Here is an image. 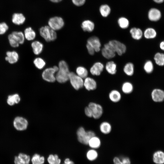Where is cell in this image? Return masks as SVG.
Returning <instances> with one entry per match:
<instances>
[{
    "label": "cell",
    "mask_w": 164,
    "mask_h": 164,
    "mask_svg": "<svg viewBox=\"0 0 164 164\" xmlns=\"http://www.w3.org/2000/svg\"><path fill=\"white\" fill-rule=\"evenodd\" d=\"M58 70L55 76L56 80L61 83H65L69 80L70 72L67 63L64 60L60 61L59 63Z\"/></svg>",
    "instance_id": "1"
},
{
    "label": "cell",
    "mask_w": 164,
    "mask_h": 164,
    "mask_svg": "<svg viewBox=\"0 0 164 164\" xmlns=\"http://www.w3.org/2000/svg\"><path fill=\"white\" fill-rule=\"evenodd\" d=\"M39 32L41 36L47 42L53 41L56 38L57 34L55 31L49 26L41 27Z\"/></svg>",
    "instance_id": "2"
},
{
    "label": "cell",
    "mask_w": 164,
    "mask_h": 164,
    "mask_svg": "<svg viewBox=\"0 0 164 164\" xmlns=\"http://www.w3.org/2000/svg\"><path fill=\"white\" fill-rule=\"evenodd\" d=\"M58 67L55 66L52 67L45 69L43 72L42 77L45 80L50 82H53L56 80L55 73L58 70Z\"/></svg>",
    "instance_id": "3"
},
{
    "label": "cell",
    "mask_w": 164,
    "mask_h": 164,
    "mask_svg": "<svg viewBox=\"0 0 164 164\" xmlns=\"http://www.w3.org/2000/svg\"><path fill=\"white\" fill-rule=\"evenodd\" d=\"M69 80L72 86L76 90H78L84 87L83 79L74 72H70Z\"/></svg>",
    "instance_id": "4"
},
{
    "label": "cell",
    "mask_w": 164,
    "mask_h": 164,
    "mask_svg": "<svg viewBox=\"0 0 164 164\" xmlns=\"http://www.w3.org/2000/svg\"><path fill=\"white\" fill-rule=\"evenodd\" d=\"M112 48L116 53L119 56H121L126 51V47L123 43L116 40H112L108 42Z\"/></svg>",
    "instance_id": "5"
},
{
    "label": "cell",
    "mask_w": 164,
    "mask_h": 164,
    "mask_svg": "<svg viewBox=\"0 0 164 164\" xmlns=\"http://www.w3.org/2000/svg\"><path fill=\"white\" fill-rule=\"evenodd\" d=\"M13 125L14 128L17 131H22L27 129L28 122L27 120L21 116H17L14 119Z\"/></svg>",
    "instance_id": "6"
},
{
    "label": "cell",
    "mask_w": 164,
    "mask_h": 164,
    "mask_svg": "<svg viewBox=\"0 0 164 164\" xmlns=\"http://www.w3.org/2000/svg\"><path fill=\"white\" fill-rule=\"evenodd\" d=\"M88 106L92 111L93 118L98 119L102 116L103 109L101 105L95 102H91L89 104Z\"/></svg>",
    "instance_id": "7"
},
{
    "label": "cell",
    "mask_w": 164,
    "mask_h": 164,
    "mask_svg": "<svg viewBox=\"0 0 164 164\" xmlns=\"http://www.w3.org/2000/svg\"><path fill=\"white\" fill-rule=\"evenodd\" d=\"M48 26L52 29L56 31L61 29L63 26L64 23L61 17L55 16L51 18L48 22Z\"/></svg>",
    "instance_id": "8"
},
{
    "label": "cell",
    "mask_w": 164,
    "mask_h": 164,
    "mask_svg": "<svg viewBox=\"0 0 164 164\" xmlns=\"http://www.w3.org/2000/svg\"><path fill=\"white\" fill-rule=\"evenodd\" d=\"M101 50L102 56L106 59H112L115 56V52L108 43L104 44Z\"/></svg>",
    "instance_id": "9"
},
{
    "label": "cell",
    "mask_w": 164,
    "mask_h": 164,
    "mask_svg": "<svg viewBox=\"0 0 164 164\" xmlns=\"http://www.w3.org/2000/svg\"><path fill=\"white\" fill-rule=\"evenodd\" d=\"M5 57V60L11 64L17 63L19 59V55L15 50L7 51L6 52Z\"/></svg>",
    "instance_id": "10"
},
{
    "label": "cell",
    "mask_w": 164,
    "mask_h": 164,
    "mask_svg": "<svg viewBox=\"0 0 164 164\" xmlns=\"http://www.w3.org/2000/svg\"><path fill=\"white\" fill-rule=\"evenodd\" d=\"M104 67L103 63L100 62L95 63L90 69L91 74L94 76H100L103 71Z\"/></svg>",
    "instance_id": "11"
},
{
    "label": "cell",
    "mask_w": 164,
    "mask_h": 164,
    "mask_svg": "<svg viewBox=\"0 0 164 164\" xmlns=\"http://www.w3.org/2000/svg\"><path fill=\"white\" fill-rule=\"evenodd\" d=\"M87 43L94 49L96 52H98L101 50V43L97 37L92 36L90 37L88 39Z\"/></svg>",
    "instance_id": "12"
},
{
    "label": "cell",
    "mask_w": 164,
    "mask_h": 164,
    "mask_svg": "<svg viewBox=\"0 0 164 164\" xmlns=\"http://www.w3.org/2000/svg\"><path fill=\"white\" fill-rule=\"evenodd\" d=\"M97 86L96 80L91 77H87L84 79V86L88 91L95 90Z\"/></svg>",
    "instance_id": "13"
},
{
    "label": "cell",
    "mask_w": 164,
    "mask_h": 164,
    "mask_svg": "<svg viewBox=\"0 0 164 164\" xmlns=\"http://www.w3.org/2000/svg\"><path fill=\"white\" fill-rule=\"evenodd\" d=\"M30 157L27 154L20 153L15 157L14 162L15 164H29Z\"/></svg>",
    "instance_id": "14"
},
{
    "label": "cell",
    "mask_w": 164,
    "mask_h": 164,
    "mask_svg": "<svg viewBox=\"0 0 164 164\" xmlns=\"http://www.w3.org/2000/svg\"><path fill=\"white\" fill-rule=\"evenodd\" d=\"M151 96L154 101L162 102L164 100V91L160 89H155L152 92Z\"/></svg>",
    "instance_id": "15"
},
{
    "label": "cell",
    "mask_w": 164,
    "mask_h": 164,
    "mask_svg": "<svg viewBox=\"0 0 164 164\" xmlns=\"http://www.w3.org/2000/svg\"><path fill=\"white\" fill-rule=\"evenodd\" d=\"M149 19L152 21H155L159 20L161 17L160 12L155 8L151 9L148 12Z\"/></svg>",
    "instance_id": "16"
},
{
    "label": "cell",
    "mask_w": 164,
    "mask_h": 164,
    "mask_svg": "<svg viewBox=\"0 0 164 164\" xmlns=\"http://www.w3.org/2000/svg\"><path fill=\"white\" fill-rule=\"evenodd\" d=\"M95 135V132L93 131L89 130L87 131L85 134L82 137L77 138L78 141L84 145H88L90 139Z\"/></svg>",
    "instance_id": "17"
},
{
    "label": "cell",
    "mask_w": 164,
    "mask_h": 164,
    "mask_svg": "<svg viewBox=\"0 0 164 164\" xmlns=\"http://www.w3.org/2000/svg\"><path fill=\"white\" fill-rule=\"evenodd\" d=\"M31 46L33 53L36 55L40 54L43 51V45L39 41H35L32 42Z\"/></svg>",
    "instance_id": "18"
},
{
    "label": "cell",
    "mask_w": 164,
    "mask_h": 164,
    "mask_svg": "<svg viewBox=\"0 0 164 164\" xmlns=\"http://www.w3.org/2000/svg\"><path fill=\"white\" fill-rule=\"evenodd\" d=\"M108 97L110 100L114 103L119 102L121 98L120 92L117 90H113L109 93Z\"/></svg>",
    "instance_id": "19"
},
{
    "label": "cell",
    "mask_w": 164,
    "mask_h": 164,
    "mask_svg": "<svg viewBox=\"0 0 164 164\" xmlns=\"http://www.w3.org/2000/svg\"><path fill=\"white\" fill-rule=\"evenodd\" d=\"M20 100L19 95L17 93H15L8 96L7 102L9 105L12 106L19 103Z\"/></svg>",
    "instance_id": "20"
},
{
    "label": "cell",
    "mask_w": 164,
    "mask_h": 164,
    "mask_svg": "<svg viewBox=\"0 0 164 164\" xmlns=\"http://www.w3.org/2000/svg\"><path fill=\"white\" fill-rule=\"evenodd\" d=\"M81 27L84 31L91 32L94 30L95 25L92 21L89 20H86L82 22Z\"/></svg>",
    "instance_id": "21"
},
{
    "label": "cell",
    "mask_w": 164,
    "mask_h": 164,
    "mask_svg": "<svg viewBox=\"0 0 164 164\" xmlns=\"http://www.w3.org/2000/svg\"><path fill=\"white\" fill-rule=\"evenodd\" d=\"M107 72L111 75L115 74L117 71V66L116 63L113 61L108 62L105 66Z\"/></svg>",
    "instance_id": "22"
},
{
    "label": "cell",
    "mask_w": 164,
    "mask_h": 164,
    "mask_svg": "<svg viewBox=\"0 0 164 164\" xmlns=\"http://www.w3.org/2000/svg\"><path fill=\"white\" fill-rule=\"evenodd\" d=\"M26 18L22 13H15L12 16V21L15 24L20 25L25 22Z\"/></svg>",
    "instance_id": "23"
},
{
    "label": "cell",
    "mask_w": 164,
    "mask_h": 164,
    "mask_svg": "<svg viewBox=\"0 0 164 164\" xmlns=\"http://www.w3.org/2000/svg\"><path fill=\"white\" fill-rule=\"evenodd\" d=\"M129 32L132 37L135 40L140 39L143 36V32L139 28L133 27L130 29Z\"/></svg>",
    "instance_id": "24"
},
{
    "label": "cell",
    "mask_w": 164,
    "mask_h": 164,
    "mask_svg": "<svg viewBox=\"0 0 164 164\" xmlns=\"http://www.w3.org/2000/svg\"><path fill=\"white\" fill-rule=\"evenodd\" d=\"M153 160L154 162L156 164H163L164 152L161 151H156L153 155Z\"/></svg>",
    "instance_id": "25"
},
{
    "label": "cell",
    "mask_w": 164,
    "mask_h": 164,
    "mask_svg": "<svg viewBox=\"0 0 164 164\" xmlns=\"http://www.w3.org/2000/svg\"><path fill=\"white\" fill-rule=\"evenodd\" d=\"M99 129L102 133L107 135L111 132L112 130V126L109 122L104 121L100 124Z\"/></svg>",
    "instance_id": "26"
},
{
    "label": "cell",
    "mask_w": 164,
    "mask_h": 164,
    "mask_svg": "<svg viewBox=\"0 0 164 164\" xmlns=\"http://www.w3.org/2000/svg\"><path fill=\"white\" fill-rule=\"evenodd\" d=\"M24 34L25 39L28 41L33 40L36 37V33L31 27H28L25 29Z\"/></svg>",
    "instance_id": "27"
},
{
    "label": "cell",
    "mask_w": 164,
    "mask_h": 164,
    "mask_svg": "<svg viewBox=\"0 0 164 164\" xmlns=\"http://www.w3.org/2000/svg\"><path fill=\"white\" fill-rule=\"evenodd\" d=\"M101 143L100 138L95 135L90 139L88 145L91 148L94 149L99 148Z\"/></svg>",
    "instance_id": "28"
},
{
    "label": "cell",
    "mask_w": 164,
    "mask_h": 164,
    "mask_svg": "<svg viewBox=\"0 0 164 164\" xmlns=\"http://www.w3.org/2000/svg\"><path fill=\"white\" fill-rule=\"evenodd\" d=\"M134 64L132 62H129L127 63L124 65L123 71L128 76H132L135 71Z\"/></svg>",
    "instance_id": "29"
},
{
    "label": "cell",
    "mask_w": 164,
    "mask_h": 164,
    "mask_svg": "<svg viewBox=\"0 0 164 164\" xmlns=\"http://www.w3.org/2000/svg\"><path fill=\"white\" fill-rule=\"evenodd\" d=\"M121 88V90L124 93L128 94L132 92L134 87L131 82L129 81H126L122 84Z\"/></svg>",
    "instance_id": "30"
},
{
    "label": "cell",
    "mask_w": 164,
    "mask_h": 164,
    "mask_svg": "<svg viewBox=\"0 0 164 164\" xmlns=\"http://www.w3.org/2000/svg\"><path fill=\"white\" fill-rule=\"evenodd\" d=\"M20 45L23 44L25 41L24 33L22 31H13L11 33Z\"/></svg>",
    "instance_id": "31"
},
{
    "label": "cell",
    "mask_w": 164,
    "mask_h": 164,
    "mask_svg": "<svg viewBox=\"0 0 164 164\" xmlns=\"http://www.w3.org/2000/svg\"><path fill=\"white\" fill-rule=\"evenodd\" d=\"M143 35L144 37L147 39H153L155 37L156 32L154 29L149 28L145 30Z\"/></svg>",
    "instance_id": "32"
},
{
    "label": "cell",
    "mask_w": 164,
    "mask_h": 164,
    "mask_svg": "<svg viewBox=\"0 0 164 164\" xmlns=\"http://www.w3.org/2000/svg\"><path fill=\"white\" fill-rule=\"evenodd\" d=\"M111 9L110 6L107 4L102 5L99 8V11L101 15L103 17H107L110 14Z\"/></svg>",
    "instance_id": "33"
},
{
    "label": "cell",
    "mask_w": 164,
    "mask_h": 164,
    "mask_svg": "<svg viewBox=\"0 0 164 164\" xmlns=\"http://www.w3.org/2000/svg\"><path fill=\"white\" fill-rule=\"evenodd\" d=\"M76 72L77 74L83 79H85L87 77L88 70L83 67L79 66L76 69Z\"/></svg>",
    "instance_id": "34"
},
{
    "label": "cell",
    "mask_w": 164,
    "mask_h": 164,
    "mask_svg": "<svg viewBox=\"0 0 164 164\" xmlns=\"http://www.w3.org/2000/svg\"><path fill=\"white\" fill-rule=\"evenodd\" d=\"M32 164H43L45 162L44 157L37 154H35L31 159Z\"/></svg>",
    "instance_id": "35"
},
{
    "label": "cell",
    "mask_w": 164,
    "mask_h": 164,
    "mask_svg": "<svg viewBox=\"0 0 164 164\" xmlns=\"http://www.w3.org/2000/svg\"><path fill=\"white\" fill-rule=\"evenodd\" d=\"M154 60L158 65L160 66L164 65V54L157 53L154 56Z\"/></svg>",
    "instance_id": "36"
},
{
    "label": "cell",
    "mask_w": 164,
    "mask_h": 164,
    "mask_svg": "<svg viewBox=\"0 0 164 164\" xmlns=\"http://www.w3.org/2000/svg\"><path fill=\"white\" fill-rule=\"evenodd\" d=\"M8 39L10 46L13 48L18 47L20 44L11 33L9 34L7 36Z\"/></svg>",
    "instance_id": "37"
},
{
    "label": "cell",
    "mask_w": 164,
    "mask_h": 164,
    "mask_svg": "<svg viewBox=\"0 0 164 164\" xmlns=\"http://www.w3.org/2000/svg\"><path fill=\"white\" fill-rule=\"evenodd\" d=\"M118 22L119 26L122 29H127L129 26V20L125 17L120 18L118 20Z\"/></svg>",
    "instance_id": "38"
},
{
    "label": "cell",
    "mask_w": 164,
    "mask_h": 164,
    "mask_svg": "<svg viewBox=\"0 0 164 164\" xmlns=\"http://www.w3.org/2000/svg\"><path fill=\"white\" fill-rule=\"evenodd\" d=\"M33 63L36 67L39 69H42L46 65V62L42 58L37 57L33 61Z\"/></svg>",
    "instance_id": "39"
},
{
    "label": "cell",
    "mask_w": 164,
    "mask_h": 164,
    "mask_svg": "<svg viewBox=\"0 0 164 164\" xmlns=\"http://www.w3.org/2000/svg\"><path fill=\"white\" fill-rule=\"evenodd\" d=\"M47 160L49 164H60L61 161L58 155L56 154L50 155Z\"/></svg>",
    "instance_id": "40"
},
{
    "label": "cell",
    "mask_w": 164,
    "mask_h": 164,
    "mask_svg": "<svg viewBox=\"0 0 164 164\" xmlns=\"http://www.w3.org/2000/svg\"><path fill=\"white\" fill-rule=\"evenodd\" d=\"M86 156L89 160L93 161L97 158L98 153L94 149H91L87 151Z\"/></svg>",
    "instance_id": "41"
},
{
    "label": "cell",
    "mask_w": 164,
    "mask_h": 164,
    "mask_svg": "<svg viewBox=\"0 0 164 164\" xmlns=\"http://www.w3.org/2000/svg\"><path fill=\"white\" fill-rule=\"evenodd\" d=\"M144 69L147 73H150L153 70V65L152 62L150 60H148L146 62L144 66Z\"/></svg>",
    "instance_id": "42"
},
{
    "label": "cell",
    "mask_w": 164,
    "mask_h": 164,
    "mask_svg": "<svg viewBox=\"0 0 164 164\" xmlns=\"http://www.w3.org/2000/svg\"><path fill=\"white\" fill-rule=\"evenodd\" d=\"M9 29V26L6 23H0V35L5 34Z\"/></svg>",
    "instance_id": "43"
},
{
    "label": "cell",
    "mask_w": 164,
    "mask_h": 164,
    "mask_svg": "<svg viewBox=\"0 0 164 164\" xmlns=\"http://www.w3.org/2000/svg\"><path fill=\"white\" fill-rule=\"evenodd\" d=\"M86 131L84 128L81 127L78 128L77 132V138H80L83 136L86 133Z\"/></svg>",
    "instance_id": "44"
},
{
    "label": "cell",
    "mask_w": 164,
    "mask_h": 164,
    "mask_svg": "<svg viewBox=\"0 0 164 164\" xmlns=\"http://www.w3.org/2000/svg\"><path fill=\"white\" fill-rule=\"evenodd\" d=\"M85 1L86 0H72L73 3L77 6L83 5L85 3Z\"/></svg>",
    "instance_id": "45"
},
{
    "label": "cell",
    "mask_w": 164,
    "mask_h": 164,
    "mask_svg": "<svg viewBox=\"0 0 164 164\" xmlns=\"http://www.w3.org/2000/svg\"><path fill=\"white\" fill-rule=\"evenodd\" d=\"M86 46L89 53L91 55H94L96 52L94 49L87 43L86 44Z\"/></svg>",
    "instance_id": "46"
},
{
    "label": "cell",
    "mask_w": 164,
    "mask_h": 164,
    "mask_svg": "<svg viewBox=\"0 0 164 164\" xmlns=\"http://www.w3.org/2000/svg\"><path fill=\"white\" fill-rule=\"evenodd\" d=\"M84 113L87 117H92V113L91 109L88 106L86 107L84 109Z\"/></svg>",
    "instance_id": "47"
},
{
    "label": "cell",
    "mask_w": 164,
    "mask_h": 164,
    "mask_svg": "<svg viewBox=\"0 0 164 164\" xmlns=\"http://www.w3.org/2000/svg\"><path fill=\"white\" fill-rule=\"evenodd\" d=\"M121 159L123 164H131L130 160L128 157H123Z\"/></svg>",
    "instance_id": "48"
},
{
    "label": "cell",
    "mask_w": 164,
    "mask_h": 164,
    "mask_svg": "<svg viewBox=\"0 0 164 164\" xmlns=\"http://www.w3.org/2000/svg\"><path fill=\"white\" fill-rule=\"evenodd\" d=\"M113 161L114 164H123L121 159L117 157L114 158Z\"/></svg>",
    "instance_id": "49"
},
{
    "label": "cell",
    "mask_w": 164,
    "mask_h": 164,
    "mask_svg": "<svg viewBox=\"0 0 164 164\" xmlns=\"http://www.w3.org/2000/svg\"><path fill=\"white\" fill-rule=\"evenodd\" d=\"M65 164H74V162L69 158H66L64 161Z\"/></svg>",
    "instance_id": "50"
},
{
    "label": "cell",
    "mask_w": 164,
    "mask_h": 164,
    "mask_svg": "<svg viewBox=\"0 0 164 164\" xmlns=\"http://www.w3.org/2000/svg\"><path fill=\"white\" fill-rule=\"evenodd\" d=\"M160 47L161 50L164 51V41L160 43Z\"/></svg>",
    "instance_id": "51"
},
{
    "label": "cell",
    "mask_w": 164,
    "mask_h": 164,
    "mask_svg": "<svg viewBox=\"0 0 164 164\" xmlns=\"http://www.w3.org/2000/svg\"><path fill=\"white\" fill-rule=\"evenodd\" d=\"M155 2L157 3H161L164 0H153Z\"/></svg>",
    "instance_id": "52"
},
{
    "label": "cell",
    "mask_w": 164,
    "mask_h": 164,
    "mask_svg": "<svg viewBox=\"0 0 164 164\" xmlns=\"http://www.w3.org/2000/svg\"><path fill=\"white\" fill-rule=\"evenodd\" d=\"M52 2L54 3L59 2L61 1L62 0H50Z\"/></svg>",
    "instance_id": "53"
},
{
    "label": "cell",
    "mask_w": 164,
    "mask_h": 164,
    "mask_svg": "<svg viewBox=\"0 0 164 164\" xmlns=\"http://www.w3.org/2000/svg\"></svg>",
    "instance_id": "54"
}]
</instances>
